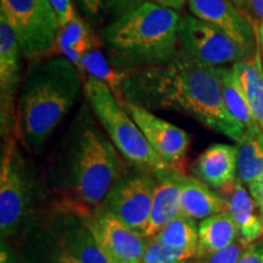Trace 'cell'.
<instances>
[{"instance_id":"cell-27","label":"cell","mask_w":263,"mask_h":263,"mask_svg":"<svg viewBox=\"0 0 263 263\" xmlns=\"http://www.w3.org/2000/svg\"><path fill=\"white\" fill-rule=\"evenodd\" d=\"M188 252L177 250L157 241L156 239H149L147 246L144 252L141 263H178L192 258Z\"/></svg>"},{"instance_id":"cell-33","label":"cell","mask_w":263,"mask_h":263,"mask_svg":"<svg viewBox=\"0 0 263 263\" xmlns=\"http://www.w3.org/2000/svg\"><path fill=\"white\" fill-rule=\"evenodd\" d=\"M250 194H251L252 199L255 200L256 205H257L259 212L263 216V177L258 182L252 184L251 186H249Z\"/></svg>"},{"instance_id":"cell-19","label":"cell","mask_w":263,"mask_h":263,"mask_svg":"<svg viewBox=\"0 0 263 263\" xmlns=\"http://www.w3.org/2000/svg\"><path fill=\"white\" fill-rule=\"evenodd\" d=\"M230 71L236 85L244 94L256 122L263 130V58L257 41L254 57L236 62Z\"/></svg>"},{"instance_id":"cell-39","label":"cell","mask_w":263,"mask_h":263,"mask_svg":"<svg viewBox=\"0 0 263 263\" xmlns=\"http://www.w3.org/2000/svg\"><path fill=\"white\" fill-rule=\"evenodd\" d=\"M178 263H195V262H192V261H188V259H186V261H182V262H178Z\"/></svg>"},{"instance_id":"cell-17","label":"cell","mask_w":263,"mask_h":263,"mask_svg":"<svg viewBox=\"0 0 263 263\" xmlns=\"http://www.w3.org/2000/svg\"><path fill=\"white\" fill-rule=\"evenodd\" d=\"M182 173H172L157 179L150 219L143 235L154 238L161 229L182 215V190L179 177Z\"/></svg>"},{"instance_id":"cell-5","label":"cell","mask_w":263,"mask_h":263,"mask_svg":"<svg viewBox=\"0 0 263 263\" xmlns=\"http://www.w3.org/2000/svg\"><path fill=\"white\" fill-rule=\"evenodd\" d=\"M83 91L85 100L108 139L133 168L151 174L156 179L172 173L185 174L173 168L157 155L122 103L117 100L106 84L87 77Z\"/></svg>"},{"instance_id":"cell-12","label":"cell","mask_w":263,"mask_h":263,"mask_svg":"<svg viewBox=\"0 0 263 263\" xmlns=\"http://www.w3.org/2000/svg\"><path fill=\"white\" fill-rule=\"evenodd\" d=\"M87 219L108 262L141 263L149 239L116 217L99 210H89Z\"/></svg>"},{"instance_id":"cell-30","label":"cell","mask_w":263,"mask_h":263,"mask_svg":"<svg viewBox=\"0 0 263 263\" xmlns=\"http://www.w3.org/2000/svg\"><path fill=\"white\" fill-rule=\"evenodd\" d=\"M49 3L54 9L61 27L70 24L72 20L77 16L72 0H49Z\"/></svg>"},{"instance_id":"cell-32","label":"cell","mask_w":263,"mask_h":263,"mask_svg":"<svg viewBox=\"0 0 263 263\" xmlns=\"http://www.w3.org/2000/svg\"><path fill=\"white\" fill-rule=\"evenodd\" d=\"M236 263H263V240L246 246Z\"/></svg>"},{"instance_id":"cell-20","label":"cell","mask_w":263,"mask_h":263,"mask_svg":"<svg viewBox=\"0 0 263 263\" xmlns=\"http://www.w3.org/2000/svg\"><path fill=\"white\" fill-rule=\"evenodd\" d=\"M239 229L229 212L217 213L203 219L199 226L197 257H211L216 252L236 241Z\"/></svg>"},{"instance_id":"cell-4","label":"cell","mask_w":263,"mask_h":263,"mask_svg":"<svg viewBox=\"0 0 263 263\" xmlns=\"http://www.w3.org/2000/svg\"><path fill=\"white\" fill-rule=\"evenodd\" d=\"M177 11L146 0L100 31V39L110 64L132 72L164 64L179 51Z\"/></svg>"},{"instance_id":"cell-10","label":"cell","mask_w":263,"mask_h":263,"mask_svg":"<svg viewBox=\"0 0 263 263\" xmlns=\"http://www.w3.org/2000/svg\"><path fill=\"white\" fill-rule=\"evenodd\" d=\"M179 50L210 67H227L254 57L215 26L184 16L179 26Z\"/></svg>"},{"instance_id":"cell-6","label":"cell","mask_w":263,"mask_h":263,"mask_svg":"<svg viewBox=\"0 0 263 263\" xmlns=\"http://www.w3.org/2000/svg\"><path fill=\"white\" fill-rule=\"evenodd\" d=\"M45 189L35 166L24 155L15 137L4 140L0 163V233L12 238L42 211Z\"/></svg>"},{"instance_id":"cell-28","label":"cell","mask_w":263,"mask_h":263,"mask_svg":"<svg viewBox=\"0 0 263 263\" xmlns=\"http://www.w3.org/2000/svg\"><path fill=\"white\" fill-rule=\"evenodd\" d=\"M146 0H104V12L117 20L144 4Z\"/></svg>"},{"instance_id":"cell-14","label":"cell","mask_w":263,"mask_h":263,"mask_svg":"<svg viewBox=\"0 0 263 263\" xmlns=\"http://www.w3.org/2000/svg\"><path fill=\"white\" fill-rule=\"evenodd\" d=\"M193 16L224 32L245 50L254 54L256 35L252 20L230 0H188Z\"/></svg>"},{"instance_id":"cell-21","label":"cell","mask_w":263,"mask_h":263,"mask_svg":"<svg viewBox=\"0 0 263 263\" xmlns=\"http://www.w3.org/2000/svg\"><path fill=\"white\" fill-rule=\"evenodd\" d=\"M101 44L100 37H95L89 26L77 15L70 24L61 27L55 49L78 70L81 59L85 52L99 48Z\"/></svg>"},{"instance_id":"cell-34","label":"cell","mask_w":263,"mask_h":263,"mask_svg":"<svg viewBox=\"0 0 263 263\" xmlns=\"http://www.w3.org/2000/svg\"><path fill=\"white\" fill-rule=\"evenodd\" d=\"M151 2L155 3L157 5L162 6V8L174 10V11L177 12L188 4V0H151Z\"/></svg>"},{"instance_id":"cell-37","label":"cell","mask_w":263,"mask_h":263,"mask_svg":"<svg viewBox=\"0 0 263 263\" xmlns=\"http://www.w3.org/2000/svg\"><path fill=\"white\" fill-rule=\"evenodd\" d=\"M255 28V35H256V41L258 42L259 48H261V52H262V57H263V21L261 22H252Z\"/></svg>"},{"instance_id":"cell-24","label":"cell","mask_w":263,"mask_h":263,"mask_svg":"<svg viewBox=\"0 0 263 263\" xmlns=\"http://www.w3.org/2000/svg\"><path fill=\"white\" fill-rule=\"evenodd\" d=\"M219 80H221V85L223 90V99L228 112L232 115L235 121L241 124L246 130H256L262 129L256 122L254 115L251 112L248 101L239 89L233 78L232 71L228 67H218Z\"/></svg>"},{"instance_id":"cell-8","label":"cell","mask_w":263,"mask_h":263,"mask_svg":"<svg viewBox=\"0 0 263 263\" xmlns=\"http://www.w3.org/2000/svg\"><path fill=\"white\" fill-rule=\"evenodd\" d=\"M0 14L15 32L24 58L35 59L55 49L61 26L49 0H0Z\"/></svg>"},{"instance_id":"cell-29","label":"cell","mask_w":263,"mask_h":263,"mask_svg":"<svg viewBox=\"0 0 263 263\" xmlns=\"http://www.w3.org/2000/svg\"><path fill=\"white\" fill-rule=\"evenodd\" d=\"M245 248L246 245L241 241V240L234 241L232 245L227 246L226 249L216 252V254L212 255L211 257L207 258L206 263H236Z\"/></svg>"},{"instance_id":"cell-38","label":"cell","mask_w":263,"mask_h":263,"mask_svg":"<svg viewBox=\"0 0 263 263\" xmlns=\"http://www.w3.org/2000/svg\"><path fill=\"white\" fill-rule=\"evenodd\" d=\"M2 263H15L12 256L10 255L8 250L4 249V246L2 245Z\"/></svg>"},{"instance_id":"cell-25","label":"cell","mask_w":263,"mask_h":263,"mask_svg":"<svg viewBox=\"0 0 263 263\" xmlns=\"http://www.w3.org/2000/svg\"><path fill=\"white\" fill-rule=\"evenodd\" d=\"M154 239L170 248L182 250L192 256H196L199 227L194 219L180 215L161 229Z\"/></svg>"},{"instance_id":"cell-3","label":"cell","mask_w":263,"mask_h":263,"mask_svg":"<svg viewBox=\"0 0 263 263\" xmlns=\"http://www.w3.org/2000/svg\"><path fill=\"white\" fill-rule=\"evenodd\" d=\"M82 90L83 77L62 55L33 65L20 89L16 139L31 154L41 155L49 138L77 103Z\"/></svg>"},{"instance_id":"cell-22","label":"cell","mask_w":263,"mask_h":263,"mask_svg":"<svg viewBox=\"0 0 263 263\" xmlns=\"http://www.w3.org/2000/svg\"><path fill=\"white\" fill-rule=\"evenodd\" d=\"M236 150V177L240 183L251 186L263 177V130H245Z\"/></svg>"},{"instance_id":"cell-13","label":"cell","mask_w":263,"mask_h":263,"mask_svg":"<svg viewBox=\"0 0 263 263\" xmlns=\"http://www.w3.org/2000/svg\"><path fill=\"white\" fill-rule=\"evenodd\" d=\"M122 105L157 155L173 168L184 173L183 163L190 146L189 134L146 108L128 103Z\"/></svg>"},{"instance_id":"cell-16","label":"cell","mask_w":263,"mask_h":263,"mask_svg":"<svg viewBox=\"0 0 263 263\" xmlns=\"http://www.w3.org/2000/svg\"><path fill=\"white\" fill-rule=\"evenodd\" d=\"M238 150L228 144L209 146L193 163L192 171L196 178L207 185L222 189L235 182Z\"/></svg>"},{"instance_id":"cell-18","label":"cell","mask_w":263,"mask_h":263,"mask_svg":"<svg viewBox=\"0 0 263 263\" xmlns=\"http://www.w3.org/2000/svg\"><path fill=\"white\" fill-rule=\"evenodd\" d=\"M182 190V215L194 221H203L217 213L228 212V203L221 194L213 192L196 177L182 174L179 177Z\"/></svg>"},{"instance_id":"cell-26","label":"cell","mask_w":263,"mask_h":263,"mask_svg":"<svg viewBox=\"0 0 263 263\" xmlns=\"http://www.w3.org/2000/svg\"><path fill=\"white\" fill-rule=\"evenodd\" d=\"M24 232V263H64L34 223L28 222Z\"/></svg>"},{"instance_id":"cell-23","label":"cell","mask_w":263,"mask_h":263,"mask_svg":"<svg viewBox=\"0 0 263 263\" xmlns=\"http://www.w3.org/2000/svg\"><path fill=\"white\" fill-rule=\"evenodd\" d=\"M78 71L84 80L87 77H91L106 84L117 98V100L122 103V87L128 72L115 68L110 64L106 55L99 50V48H94L85 52L83 58L81 59Z\"/></svg>"},{"instance_id":"cell-9","label":"cell","mask_w":263,"mask_h":263,"mask_svg":"<svg viewBox=\"0 0 263 263\" xmlns=\"http://www.w3.org/2000/svg\"><path fill=\"white\" fill-rule=\"evenodd\" d=\"M157 179L132 167L116 179L101 205L94 210L116 217L143 234L150 219Z\"/></svg>"},{"instance_id":"cell-7","label":"cell","mask_w":263,"mask_h":263,"mask_svg":"<svg viewBox=\"0 0 263 263\" xmlns=\"http://www.w3.org/2000/svg\"><path fill=\"white\" fill-rule=\"evenodd\" d=\"M88 211L87 207L62 199L43 209L29 222L38 227L64 263H110L91 232Z\"/></svg>"},{"instance_id":"cell-36","label":"cell","mask_w":263,"mask_h":263,"mask_svg":"<svg viewBox=\"0 0 263 263\" xmlns=\"http://www.w3.org/2000/svg\"><path fill=\"white\" fill-rule=\"evenodd\" d=\"M230 2L238 8L240 11L244 12L248 17L251 18L250 16V8H251V0H230Z\"/></svg>"},{"instance_id":"cell-35","label":"cell","mask_w":263,"mask_h":263,"mask_svg":"<svg viewBox=\"0 0 263 263\" xmlns=\"http://www.w3.org/2000/svg\"><path fill=\"white\" fill-rule=\"evenodd\" d=\"M252 22L263 21V0H251V8H250Z\"/></svg>"},{"instance_id":"cell-15","label":"cell","mask_w":263,"mask_h":263,"mask_svg":"<svg viewBox=\"0 0 263 263\" xmlns=\"http://www.w3.org/2000/svg\"><path fill=\"white\" fill-rule=\"evenodd\" d=\"M228 203V212L239 229L240 240L246 246L263 238V216L251 194L238 179L219 189Z\"/></svg>"},{"instance_id":"cell-1","label":"cell","mask_w":263,"mask_h":263,"mask_svg":"<svg viewBox=\"0 0 263 263\" xmlns=\"http://www.w3.org/2000/svg\"><path fill=\"white\" fill-rule=\"evenodd\" d=\"M122 103L146 110H172L194 118L235 143L245 128L227 110L218 71L179 50L164 64L128 72Z\"/></svg>"},{"instance_id":"cell-40","label":"cell","mask_w":263,"mask_h":263,"mask_svg":"<svg viewBox=\"0 0 263 263\" xmlns=\"http://www.w3.org/2000/svg\"><path fill=\"white\" fill-rule=\"evenodd\" d=\"M262 58H263V57H262Z\"/></svg>"},{"instance_id":"cell-2","label":"cell","mask_w":263,"mask_h":263,"mask_svg":"<svg viewBox=\"0 0 263 263\" xmlns=\"http://www.w3.org/2000/svg\"><path fill=\"white\" fill-rule=\"evenodd\" d=\"M124 171L121 154L85 101L49 160V182L64 200L94 210Z\"/></svg>"},{"instance_id":"cell-11","label":"cell","mask_w":263,"mask_h":263,"mask_svg":"<svg viewBox=\"0 0 263 263\" xmlns=\"http://www.w3.org/2000/svg\"><path fill=\"white\" fill-rule=\"evenodd\" d=\"M17 38L0 14V132L3 140L15 137L17 94L21 89V59Z\"/></svg>"},{"instance_id":"cell-31","label":"cell","mask_w":263,"mask_h":263,"mask_svg":"<svg viewBox=\"0 0 263 263\" xmlns=\"http://www.w3.org/2000/svg\"><path fill=\"white\" fill-rule=\"evenodd\" d=\"M83 14L91 22H98L104 12V0H76Z\"/></svg>"}]
</instances>
